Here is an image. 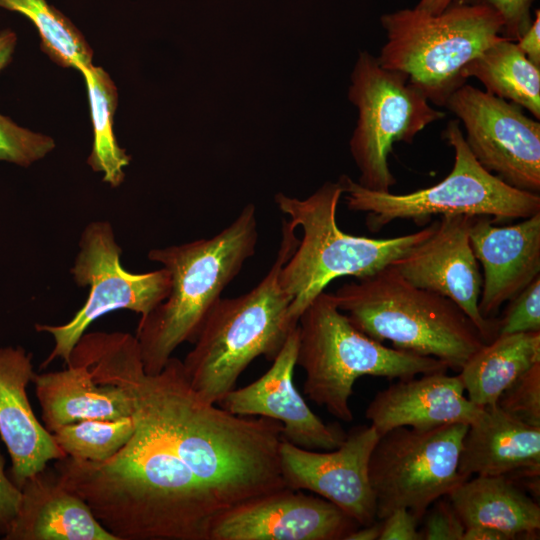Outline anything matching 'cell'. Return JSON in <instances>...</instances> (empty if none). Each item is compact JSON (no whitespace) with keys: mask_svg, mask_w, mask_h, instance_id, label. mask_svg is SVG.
<instances>
[{"mask_svg":"<svg viewBox=\"0 0 540 540\" xmlns=\"http://www.w3.org/2000/svg\"><path fill=\"white\" fill-rule=\"evenodd\" d=\"M379 63L404 74L430 103L445 106L466 80L464 67L502 37L503 22L489 6L454 3L432 15L413 9L385 13Z\"/></svg>","mask_w":540,"mask_h":540,"instance_id":"52a82bcc","label":"cell"},{"mask_svg":"<svg viewBox=\"0 0 540 540\" xmlns=\"http://www.w3.org/2000/svg\"><path fill=\"white\" fill-rule=\"evenodd\" d=\"M468 2V0H419L414 7L428 14L436 15L443 12L454 3Z\"/></svg>","mask_w":540,"mask_h":540,"instance_id":"ab89813d","label":"cell"},{"mask_svg":"<svg viewBox=\"0 0 540 540\" xmlns=\"http://www.w3.org/2000/svg\"><path fill=\"white\" fill-rule=\"evenodd\" d=\"M297 327L296 365L305 371L304 393L344 422L353 420L349 400L358 378L405 379L448 369L437 358L390 348L367 336L325 291L304 309Z\"/></svg>","mask_w":540,"mask_h":540,"instance_id":"8992f818","label":"cell"},{"mask_svg":"<svg viewBox=\"0 0 540 540\" xmlns=\"http://www.w3.org/2000/svg\"><path fill=\"white\" fill-rule=\"evenodd\" d=\"M535 0H468L483 3L493 9L502 19V36L511 41H518L530 27L531 12Z\"/></svg>","mask_w":540,"mask_h":540,"instance_id":"1f68e13d","label":"cell"},{"mask_svg":"<svg viewBox=\"0 0 540 540\" xmlns=\"http://www.w3.org/2000/svg\"><path fill=\"white\" fill-rule=\"evenodd\" d=\"M257 241L256 208L247 204L231 224L210 238L148 252L151 261L169 271L171 288L137 326L135 337L147 374L159 373L177 347L195 341L224 289L255 254Z\"/></svg>","mask_w":540,"mask_h":540,"instance_id":"7a4b0ae2","label":"cell"},{"mask_svg":"<svg viewBox=\"0 0 540 540\" xmlns=\"http://www.w3.org/2000/svg\"><path fill=\"white\" fill-rule=\"evenodd\" d=\"M20 491L18 512L4 540H117L54 469L30 476Z\"/></svg>","mask_w":540,"mask_h":540,"instance_id":"44dd1931","label":"cell"},{"mask_svg":"<svg viewBox=\"0 0 540 540\" xmlns=\"http://www.w3.org/2000/svg\"><path fill=\"white\" fill-rule=\"evenodd\" d=\"M443 139L454 151L450 173L439 183L407 194L377 192L346 175L339 178L348 209L367 213L366 225L377 232L396 219L425 222L433 215L525 219L540 212V195L516 189L484 169L469 150L458 120H450Z\"/></svg>","mask_w":540,"mask_h":540,"instance_id":"ba28073f","label":"cell"},{"mask_svg":"<svg viewBox=\"0 0 540 540\" xmlns=\"http://www.w3.org/2000/svg\"><path fill=\"white\" fill-rule=\"evenodd\" d=\"M0 8L27 17L38 30L41 49L57 64L79 71L92 64L93 51L84 36L46 0H0Z\"/></svg>","mask_w":540,"mask_h":540,"instance_id":"4316f807","label":"cell"},{"mask_svg":"<svg viewBox=\"0 0 540 540\" xmlns=\"http://www.w3.org/2000/svg\"><path fill=\"white\" fill-rule=\"evenodd\" d=\"M135 431L132 416L117 419H86L59 427L52 435L66 456L103 462L112 458Z\"/></svg>","mask_w":540,"mask_h":540,"instance_id":"83f0119b","label":"cell"},{"mask_svg":"<svg viewBox=\"0 0 540 540\" xmlns=\"http://www.w3.org/2000/svg\"><path fill=\"white\" fill-rule=\"evenodd\" d=\"M342 194L339 181H327L305 199L283 193L275 195L280 211L296 229L302 230V238L279 275L281 288L291 298L289 318L296 325L304 309L331 281L344 276L359 279L390 266L436 228L437 221L397 237L347 234L339 228L336 219Z\"/></svg>","mask_w":540,"mask_h":540,"instance_id":"5b68a950","label":"cell"},{"mask_svg":"<svg viewBox=\"0 0 540 540\" xmlns=\"http://www.w3.org/2000/svg\"><path fill=\"white\" fill-rule=\"evenodd\" d=\"M333 296L339 310L367 336L437 358L454 371L485 344L458 305L411 284L392 266L344 283Z\"/></svg>","mask_w":540,"mask_h":540,"instance_id":"277c9868","label":"cell"},{"mask_svg":"<svg viewBox=\"0 0 540 540\" xmlns=\"http://www.w3.org/2000/svg\"><path fill=\"white\" fill-rule=\"evenodd\" d=\"M382 530V520H376L366 526H359L345 540H378Z\"/></svg>","mask_w":540,"mask_h":540,"instance_id":"f35d334b","label":"cell"},{"mask_svg":"<svg viewBox=\"0 0 540 540\" xmlns=\"http://www.w3.org/2000/svg\"><path fill=\"white\" fill-rule=\"evenodd\" d=\"M538 362L540 332L498 335L466 361L458 376L473 404L491 407L515 380Z\"/></svg>","mask_w":540,"mask_h":540,"instance_id":"cb8c5ba5","label":"cell"},{"mask_svg":"<svg viewBox=\"0 0 540 540\" xmlns=\"http://www.w3.org/2000/svg\"><path fill=\"white\" fill-rule=\"evenodd\" d=\"M298 350V327L287 338L271 367L254 382L229 392L217 405L226 411L266 417L282 425L283 439L309 450H334L347 433L324 423L296 389L293 377Z\"/></svg>","mask_w":540,"mask_h":540,"instance_id":"2e32d148","label":"cell"},{"mask_svg":"<svg viewBox=\"0 0 540 540\" xmlns=\"http://www.w3.org/2000/svg\"><path fill=\"white\" fill-rule=\"evenodd\" d=\"M462 540H513L504 531L487 526L466 527Z\"/></svg>","mask_w":540,"mask_h":540,"instance_id":"8d00e7d4","label":"cell"},{"mask_svg":"<svg viewBox=\"0 0 540 540\" xmlns=\"http://www.w3.org/2000/svg\"><path fill=\"white\" fill-rule=\"evenodd\" d=\"M447 497L465 527H492L513 540L538 538L540 506L508 476L470 477Z\"/></svg>","mask_w":540,"mask_h":540,"instance_id":"603a6c76","label":"cell"},{"mask_svg":"<svg viewBox=\"0 0 540 540\" xmlns=\"http://www.w3.org/2000/svg\"><path fill=\"white\" fill-rule=\"evenodd\" d=\"M497 405L520 421L540 427V362L515 380L501 394Z\"/></svg>","mask_w":540,"mask_h":540,"instance_id":"f546056e","label":"cell"},{"mask_svg":"<svg viewBox=\"0 0 540 540\" xmlns=\"http://www.w3.org/2000/svg\"><path fill=\"white\" fill-rule=\"evenodd\" d=\"M121 253L108 221H93L84 228L79 252L70 272L78 286L89 287L88 297L67 323L35 325L37 331L46 332L54 339V347L41 368L57 358L67 365L76 343L103 315L116 310H130L144 317L168 296L171 277L166 268L131 273L121 266Z\"/></svg>","mask_w":540,"mask_h":540,"instance_id":"8fae6325","label":"cell"},{"mask_svg":"<svg viewBox=\"0 0 540 540\" xmlns=\"http://www.w3.org/2000/svg\"><path fill=\"white\" fill-rule=\"evenodd\" d=\"M419 519L407 508H398L382 520L378 540H422L418 530Z\"/></svg>","mask_w":540,"mask_h":540,"instance_id":"836d02e7","label":"cell"},{"mask_svg":"<svg viewBox=\"0 0 540 540\" xmlns=\"http://www.w3.org/2000/svg\"><path fill=\"white\" fill-rule=\"evenodd\" d=\"M5 460L0 453V536L9 531L20 503V488L9 478L4 470Z\"/></svg>","mask_w":540,"mask_h":540,"instance_id":"e575fe53","label":"cell"},{"mask_svg":"<svg viewBox=\"0 0 540 540\" xmlns=\"http://www.w3.org/2000/svg\"><path fill=\"white\" fill-rule=\"evenodd\" d=\"M32 382L42 420L50 433L86 419H117L133 413L132 402L120 387L95 382L82 365L34 373Z\"/></svg>","mask_w":540,"mask_h":540,"instance_id":"7402d4cb","label":"cell"},{"mask_svg":"<svg viewBox=\"0 0 540 540\" xmlns=\"http://www.w3.org/2000/svg\"><path fill=\"white\" fill-rule=\"evenodd\" d=\"M468 426L397 427L379 436L368 465L377 520L398 508L421 520L432 503L468 479L458 470Z\"/></svg>","mask_w":540,"mask_h":540,"instance_id":"30bf717a","label":"cell"},{"mask_svg":"<svg viewBox=\"0 0 540 540\" xmlns=\"http://www.w3.org/2000/svg\"><path fill=\"white\" fill-rule=\"evenodd\" d=\"M469 238L483 268L479 311L485 319H494L505 302L540 276V212L507 226L475 216Z\"/></svg>","mask_w":540,"mask_h":540,"instance_id":"e0dca14e","label":"cell"},{"mask_svg":"<svg viewBox=\"0 0 540 540\" xmlns=\"http://www.w3.org/2000/svg\"><path fill=\"white\" fill-rule=\"evenodd\" d=\"M464 126L465 142L488 172L526 192H540V123L522 108L464 84L445 106Z\"/></svg>","mask_w":540,"mask_h":540,"instance_id":"7c38bea8","label":"cell"},{"mask_svg":"<svg viewBox=\"0 0 540 540\" xmlns=\"http://www.w3.org/2000/svg\"><path fill=\"white\" fill-rule=\"evenodd\" d=\"M296 228L283 220L275 260L249 292L220 298L204 320L193 349L182 361L192 389L218 404L259 356L273 361L297 327L289 318L291 298L279 283L280 271L298 245Z\"/></svg>","mask_w":540,"mask_h":540,"instance_id":"3957f363","label":"cell"},{"mask_svg":"<svg viewBox=\"0 0 540 540\" xmlns=\"http://www.w3.org/2000/svg\"><path fill=\"white\" fill-rule=\"evenodd\" d=\"M509 304L498 319V335L540 332V276L534 279Z\"/></svg>","mask_w":540,"mask_h":540,"instance_id":"4dcf8cb0","label":"cell"},{"mask_svg":"<svg viewBox=\"0 0 540 540\" xmlns=\"http://www.w3.org/2000/svg\"><path fill=\"white\" fill-rule=\"evenodd\" d=\"M465 528L448 499L436 503L420 532L424 540H462Z\"/></svg>","mask_w":540,"mask_h":540,"instance_id":"d6a6232c","label":"cell"},{"mask_svg":"<svg viewBox=\"0 0 540 540\" xmlns=\"http://www.w3.org/2000/svg\"><path fill=\"white\" fill-rule=\"evenodd\" d=\"M358 527L328 500L283 487L219 516L209 540H345Z\"/></svg>","mask_w":540,"mask_h":540,"instance_id":"9a60e30c","label":"cell"},{"mask_svg":"<svg viewBox=\"0 0 540 540\" xmlns=\"http://www.w3.org/2000/svg\"><path fill=\"white\" fill-rule=\"evenodd\" d=\"M379 433L370 424L352 428L343 443L327 452L282 439L280 469L286 487L308 490L338 506L359 526L377 520L368 465Z\"/></svg>","mask_w":540,"mask_h":540,"instance_id":"4fadbf2b","label":"cell"},{"mask_svg":"<svg viewBox=\"0 0 540 540\" xmlns=\"http://www.w3.org/2000/svg\"><path fill=\"white\" fill-rule=\"evenodd\" d=\"M462 77L477 79L487 93L540 118V67L524 55L516 42L502 36L464 67Z\"/></svg>","mask_w":540,"mask_h":540,"instance_id":"d4e9b609","label":"cell"},{"mask_svg":"<svg viewBox=\"0 0 540 540\" xmlns=\"http://www.w3.org/2000/svg\"><path fill=\"white\" fill-rule=\"evenodd\" d=\"M33 375L32 355L24 348H0V437L11 458V480L19 488L49 461L66 457L33 413L26 392Z\"/></svg>","mask_w":540,"mask_h":540,"instance_id":"ac0fdd59","label":"cell"},{"mask_svg":"<svg viewBox=\"0 0 540 540\" xmlns=\"http://www.w3.org/2000/svg\"><path fill=\"white\" fill-rule=\"evenodd\" d=\"M54 469L117 540H208L194 491L167 448L136 424L112 458L91 462L66 456Z\"/></svg>","mask_w":540,"mask_h":540,"instance_id":"6da1fadb","label":"cell"},{"mask_svg":"<svg viewBox=\"0 0 540 540\" xmlns=\"http://www.w3.org/2000/svg\"><path fill=\"white\" fill-rule=\"evenodd\" d=\"M458 470L467 478L505 475L531 491L538 489L540 427L520 421L497 404L485 407L479 419L468 426Z\"/></svg>","mask_w":540,"mask_h":540,"instance_id":"ffe728a7","label":"cell"},{"mask_svg":"<svg viewBox=\"0 0 540 540\" xmlns=\"http://www.w3.org/2000/svg\"><path fill=\"white\" fill-rule=\"evenodd\" d=\"M459 376L446 372L399 379L379 391L365 411V417L379 435L397 427L431 429L446 424L471 425L484 408L464 395Z\"/></svg>","mask_w":540,"mask_h":540,"instance_id":"d6986e66","label":"cell"},{"mask_svg":"<svg viewBox=\"0 0 540 540\" xmlns=\"http://www.w3.org/2000/svg\"><path fill=\"white\" fill-rule=\"evenodd\" d=\"M17 36L10 29L0 32V72L12 61Z\"/></svg>","mask_w":540,"mask_h":540,"instance_id":"74e56055","label":"cell"},{"mask_svg":"<svg viewBox=\"0 0 540 540\" xmlns=\"http://www.w3.org/2000/svg\"><path fill=\"white\" fill-rule=\"evenodd\" d=\"M350 79L348 97L357 107L358 120L349 145L360 172L358 184L390 192L396 184L388 163L393 144L412 143L445 113L433 108L404 74L383 67L367 51L359 52Z\"/></svg>","mask_w":540,"mask_h":540,"instance_id":"9c48e42d","label":"cell"},{"mask_svg":"<svg viewBox=\"0 0 540 540\" xmlns=\"http://www.w3.org/2000/svg\"><path fill=\"white\" fill-rule=\"evenodd\" d=\"M54 148L51 137L23 128L0 114V161L28 167Z\"/></svg>","mask_w":540,"mask_h":540,"instance_id":"f1b7e54d","label":"cell"},{"mask_svg":"<svg viewBox=\"0 0 540 540\" xmlns=\"http://www.w3.org/2000/svg\"><path fill=\"white\" fill-rule=\"evenodd\" d=\"M519 49L535 65L540 67V10L534 12L528 30L516 41Z\"/></svg>","mask_w":540,"mask_h":540,"instance_id":"d590c367","label":"cell"},{"mask_svg":"<svg viewBox=\"0 0 540 540\" xmlns=\"http://www.w3.org/2000/svg\"><path fill=\"white\" fill-rule=\"evenodd\" d=\"M89 97L93 125V144L87 163L95 172L103 173V181L112 187L119 186L124 178V168L131 157L117 143L113 131L117 107V88L109 74L93 64L80 70Z\"/></svg>","mask_w":540,"mask_h":540,"instance_id":"484cf974","label":"cell"},{"mask_svg":"<svg viewBox=\"0 0 540 540\" xmlns=\"http://www.w3.org/2000/svg\"><path fill=\"white\" fill-rule=\"evenodd\" d=\"M469 215H444L433 233L394 261L408 282L453 301L468 316L485 343L498 334V320L479 311L483 277L469 238Z\"/></svg>","mask_w":540,"mask_h":540,"instance_id":"5bb4252c","label":"cell"}]
</instances>
